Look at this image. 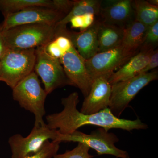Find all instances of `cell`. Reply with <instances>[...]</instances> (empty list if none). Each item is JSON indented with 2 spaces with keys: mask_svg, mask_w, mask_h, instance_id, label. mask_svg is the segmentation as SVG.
<instances>
[{
  "mask_svg": "<svg viewBox=\"0 0 158 158\" xmlns=\"http://www.w3.org/2000/svg\"><path fill=\"white\" fill-rule=\"evenodd\" d=\"M148 27L135 19L125 27L121 45L131 52L136 53L145 40Z\"/></svg>",
  "mask_w": 158,
  "mask_h": 158,
  "instance_id": "obj_17",
  "label": "cell"
},
{
  "mask_svg": "<svg viewBox=\"0 0 158 158\" xmlns=\"http://www.w3.org/2000/svg\"><path fill=\"white\" fill-rule=\"evenodd\" d=\"M12 96L20 106L35 116L34 127L45 126L44 103L48 94L40 85L35 72L26 77L12 88Z\"/></svg>",
  "mask_w": 158,
  "mask_h": 158,
  "instance_id": "obj_2",
  "label": "cell"
},
{
  "mask_svg": "<svg viewBox=\"0 0 158 158\" xmlns=\"http://www.w3.org/2000/svg\"><path fill=\"white\" fill-rule=\"evenodd\" d=\"M57 130L48 128L46 125L33 128L29 135L23 137L15 134L9 138L11 158H25L36 153L49 139L54 141L59 134Z\"/></svg>",
  "mask_w": 158,
  "mask_h": 158,
  "instance_id": "obj_9",
  "label": "cell"
},
{
  "mask_svg": "<svg viewBox=\"0 0 158 158\" xmlns=\"http://www.w3.org/2000/svg\"><path fill=\"white\" fill-rule=\"evenodd\" d=\"M56 26L32 24L16 26L4 31V40L7 49H36L48 43L55 37Z\"/></svg>",
  "mask_w": 158,
  "mask_h": 158,
  "instance_id": "obj_3",
  "label": "cell"
},
{
  "mask_svg": "<svg viewBox=\"0 0 158 158\" xmlns=\"http://www.w3.org/2000/svg\"><path fill=\"white\" fill-rule=\"evenodd\" d=\"M80 100L77 92L71 93L62 99L63 110L60 113L46 116V126L56 130L62 135H69L86 125L96 126L109 131L120 129L131 131L134 130L147 129V124L139 118L131 120L118 118L113 115L109 108L94 114H83L77 109Z\"/></svg>",
  "mask_w": 158,
  "mask_h": 158,
  "instance_id": "obj_1",
  "label": "cell"
},
{
  "mask_svg": "<svg viewBox=\"0 0 158 158\" xmlns=\"http://www.w3.org/2000/svg\"><path fill=\"white\" fill-rule=\"evenodd\" d=\"M69 23L70 24L72 28L80 29V31L85 30L84 15L73 17L71 19Z\"/></svg>",
  "mask_w": 158,
  "mask_h": 158,
  "instance_id": "obj_26",
  "label": "cell"
},
{
  "mask_svg": "<svg viewBox=\"0 0 158 158\" xmlns=\"http://www.w3.org/2000/svg\"><path fill=\"white\" fill-rule=\"evenodd\" d=\"M35 7L56 9L53 0H0V11L4 16Z\"/></svg>",
  "mask_w": 158,
  "mask_h": 158,
  "instance_id": "obj_19",
  "label": "cell"
},
{
  "mask_svg": "<svg viewBox=\"0 0 158 158\" xmlns=\"http://www.w3.org/2000/svg\"><path fill=\"white\" fill-rule=\"evenodd\" d=\"M158 78L157 71H151L111 85L109 108L113 115L120 118L122 113L139 91Z\"/></svg>",
  "mask_w": 158,
  "mask_h": 158,
  "instance_id": "obj_6",
  "label": "cell"
},
{
  "mask_svg": "<svg viewBox=\"0 0 158 158\" xmlns=\"http://www.w3.org/2000/svg\"><path fill=\"white\" fill-rule=\"evenodd\" d=\"M136 53L131 52L120 45L110 50L97 53L85 60V66L92 81L99 77L109 80L114 71L120 68Z\"/></svg>",
  "mask_w": 158,
  "mask_h": 158,
  "instance_id": "obj_8",
  "label": "cell"
},
{
  "mask_svg": "<svg viewBox=\"0 0 158 158\" xmlns=\"http://www.w3.org/2000/svg\"><path fill=\"white\" fill-rule=\"evenodd\" d=\"M148 2L153 5H154V6H158V0H152V1H148Z\"/></svg>",
  "mask_w": 158,
  "mask_h": 158,
  "instance_id": "obj_28",
  "label": "cell"
},
{
  "mask_svg": "<svg viewBox=\"0 0 158 158\" xmlns=\"http://www.w3.org/2000/svg\"><path fill=\"white\" fill-rule=\"evenodd\" d=\"M158 66V49H155L153 52L148 63L142 70L141 73L149 72L151 70L157 67Z\"/></svg>",
  "mask_w": 158,
  "mask_h": 158,
  "instance_id": "obj_25",
  "label": "cell"
},
{
  "mask_svg": "<svg viewBox=\"0 0 158 158\" xmlns=\"http://www.w3.org/2000/svg\"><path fill=\"white\" fill-rule=\"evenodd\" d=\"M54 141L83 143L96 151L98 155H110L116 158H130L127 152L119 149L115 145L118 141V137L103 128L100 127L89 135L78 130L69 135H62L59 133Z\"/></svg>",
  "mask_w": 158,
  "mask_h": 158,
  "instance_id": "obj_5",
  "label": "cell"
},
{
  "mask_svg": "<svg viewBox=\"0 0 158 158\" xmlns=\"http://www.w3.org/2000/svg\"><path fill=\"white\" fill-rule=\"evenodd\" d=\"M158 42V21L148 28L145 40L142 45L156 48Z\"/></svg>",
  "mask_w": 158,
  "mask_h": 158,
  "instance_id": "obj_23",
  "label": "cell"
},
{
  "mask_svg": "<svg viewBox=\"0 0 158 158\" xmlns=\"http://www.w3.org/2000/svg\"><path fill=\"white\" fill-rule=\"evenodd\" d=\"M134 7L136 20L147 27L158 21V6L147 1L135 0L134 1Z\"/></svg>",
  "mask_w": 158,
  "mask_h": 158,
  "instance_id": "obj_20",
  "label": "cell"
},
{
  "mask_svg": "<svg viewBox=\"0 0 158 158\" xmlns=\"http://www.w3.org/2000/svg\"><path fill=\"white\" fill-rule=\"evenodd\" d=\"M100 22L95 20L88 28L79 32H71L67 29L66 33L74 47L85 60L98 52V33Z\"/></svg>",
  "mask_w": 158,
  "mask_h": 158,
  "instance_id": "obj_15",
  "label": "cell"
},
{
  "mask_svg": "<svg viewBox=\"0 0 158 158\" xmlns=\"http://www.w3.org/2000/svg\"><path fill=\"white\" fill-rule=\"evenodd\" d=\"M65 16L64 13L57 9L46 7H31L4 15V21L1 24L4 31L16 26L32 24L56 26Z\"/></svg>",
  "mask_w": 158,
  "mask_h": 158,
  "instance_id": "obj_11",
  "label": "cell"
},
{
  "mask_svg": "<svg viewBox=\"0 0 158 158\" xmlns=\"http://www.w3.org/2000/svg\"><path fill=\"white\" fill-rule=\"evenodd\" d=\"M61 52L59 60L66 76L73 86L78 88L86 97L90 92L93 81L86 69L85 59L80 56L72 42Z\"/></svg>",
  "mask_w": 158,
  "mask_h": 158,
  "instance_id": "obj_10",
  "label": "cell"
},
{
  "mask_svg": "<svg viewBox=\"0 0 158 158\" xmlns=\"http://www.w3.org/2000/svg\"><path fill=\"white\" fill-rule=\"evenodd\" d=\"M34 71L40 77L48 94L60 87L73 86L59 59L50 56L45 50V45L36 48Z\"/></svg>",
  "mask_w": 158,
  "mask_h": 158,
  "instance_id": "obj_7",
  "label": "cell"
},
{
  "mask_svg": "<svg viewBox=\"0 0 158 158\" xmlns=\"http://www.w3.org/2000/svg\"><path fill=\"white\" fill-rule=\"evenodd\" d=\"M111 94V85L107 79L103 77L94 79L89 94L85 97L80 112L90 115L109 108Z\"/></svg>",
  "mask_w": 158,
  "mask_h": 158,
  "instance_id": "obj_13",
  "label": "cell"
},
{
  "mask_svg": "<svg viewBox=\"0 0 158 158\" xmlns=\"http://www.w3.org/2000/svg\"><path fill=\"white\" fill-rule=\"evenodd\" d=\"M36 49H8L0 59V81L11 89L34 71Z\"/></svg>",
  "mask_w": 158,
  "mask_h": 158,
  "instance_id": "obj_4",
  "label": "cell"
},
{
  "mask_svg": "<svg viewBox=\"0 0 158 158\" xmlns=\"http://www.w3.org/2000/svg\"><path fill=\"white\" fill-rule=\"evenodd\" d=\"M54 6L57 10L66 15L70 11L73 5L74 1L53 0Z\"/></svg>",
  "mask_w": 158,
  "mask_h": 158,
  "instance_id": "obj_24",
  "label": "cell"
},
{
  "mask_svg": "<svg viewBox=\"0 0 158 158\" xmlns=\"http://www.w3.org/2000/svg\"><path fill=\"white\" fill-rule=\"evenodd\" d=\"M100 21L98 33V53L110 50L121 45L125 28Z\"/></svg>",
  "mask_w": 158,
  "mask_h": 158,
  "instance_id": "obj_16",
  "label": "cell"
},
{
  "mask_svg": "<svg viewBox=\"0 0 158 158\" xmlns=\"http://www.w3.org/2000/svg\"><path fill=\"white\" fill-rule=\"evenodd\" d=\"M155 48L142 45L140 51L110 76L108 82L112 85L140 74L149 61Z\"/></svg>",
  "mask_w": 158,
  "mask_h": 158,
  "instance_id": "obj_14",
  "label": "cell"
},
{
  "mask_svg": "<svg viewBox=\"0 0 158 158\" xmlns=\"http://www.w3.org/2000/svg\"><path fill=\"white\" fill-rule=\"evenodd\" d=\"M90 148L83 143H78L76 147L71 150L66 151L61 154L56 155L53 158H92L89 153Z\"/></svg>",
  "mask_w": 158,
  "mask_h": 158,
  "instance_id": "obj_22",
  "label": "cell"
},
{
  "mask_svg": "<svg viewBox=\"0 0 158 158\" xmlns=\"http://www.w3.org/2000/svg\"><path fill=\"white\" fill-rule=\"evenodd\" d=\"M102 1L100 0H75L69 12L56 25V27L66 28L71 19L75 16L93 13L99 15Z\"/></svg>",
  "mask_w": 158,
  "mask_h": 158,
  "instance_id": "obj_18",
  "label": "cell"
},
{
  "mask_svg": "<svg viewBox=\"0 0 158 158\" xmlns=\"http://www.w3.org/2000/svg\"><path fill=\"white\" fill-rule=\"evenodd\" d=\"M3 32H4V30H3L2 24H0V59L2 58L8 49L5 44Z\"/></svg>",
  "mask_w": 158,
  "mask_h": 158,
  "instance_id": "obj_27",
  "label": "cell"
},
{
  "mask_svg": "<svg viewBox=\"0 0 158 158\" xmlns=\"http://www.w3.org/2000/svg\"><path fill=\"white\" fill-rule=\"evenodd\" d=\"M60 142L49 140L46 141L42 147L36 153L25 158H52L56 155Z\"/></svg>",
  "mask_w": 158,
  "mask_h": 158,
  "instance_id": "obj_21",
  "label": "cell"
},
{
  "mask_svg": "<svg viewBox=\"0 0 158 158\" xmlns=\"http://www.w3.org/2000/svg\"><path fill=\"white\" fill-rule=\"evenodd\" d=\"M99 15L102 22L125 28L135 19L134 1H102Z\"/></svg>",
  "mask_w": 158,
  "mask_h": 158,
  "instance_id": "obj_12",
  "label": "cell"
}]
</instances>
